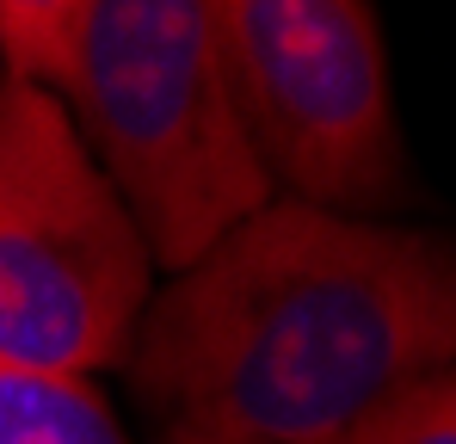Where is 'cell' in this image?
Instances as JSON below:
<instances>
[{
  "instance_id": "obj_1",
  "label": "cell",
  "mask_w": 456,
  "mask_h": 444,
  "mask_svg": "<svg viewBox=\"0 0 456 444\" xmlns=\"http://www.w3.org/2000/svg\"><path fill=\"white\" fill-rule=\"evenodd\" d=\"M124 370L167 439L339 444L456 370V241L272 198L154 284Z\"/></svg>"
},
{
  "instance_id": "obj_2",
  "label": "cell",
  "mask_w": 456,
  "mask_h": 444,
  "mask_svg": "<svg viewBox=\"0 0 456 444\" xmlns=\"http://www.w3.org/2000/svg\"><path fill=\"white\" fill-rule=\"evenodd\" d=\"M0 74L62 105L167 278L272 204L210 0H0Z\"/></svg>"
},
{
  "instance_id": "obj_3",
  "label": "cell",
  "mask_w": 456,
  "mask_h": 444,
  "mask_svg": "<svg viewBox=\"0 0 456 444\" xmlns=\"http://www.w3.org/2000/svg\"><path fill=\"white\" fill-rule=\"evenodd\" d=\"M154 259L62 105L0 74V365L80 376L124 365Z\"/></svg>"
},
{
  "instance_id": "obj_4",
  "label": "cell",
  "mask_w": 456,
  "mask_h": 444,
  "mask_svg": "<svg viewBox=\"0 0 456 444\" xmlns=\"http://www.w3.org/2000/svg\"><path fill=\"white\" fill-rule=\"evenodd\" d=\"M210 25L272 198L370 222L407 204L388 44L364 0H210Z\"/></svg>"
},
{
  "instance_id": "obj_5",
  "label": "cell",
  "mask_w": 456,
  "mask_h": 444,
  "mask_svg": "<svg viewBox=\"0 0 456 444\" xmlns=\"http://www.w3.org/2000/svg\"><path fill=\"white\" fill-rule=\"evenodd\" d=\"M0 444H130L105 389L0 365Z\"/></svg>"
},
{
  "instance_id": "obj_6",
  "label": "cell",
  "mask_w": 456,
  "mask_h": 444,
  "mask_svg": "<svg viewBox=\"0 0 456 444\" xmlns=\"http://www.w3.org/2000/svg\"><path fill=\"white\" fill-rule=\"evenodd\" d=\"M339 444H456V370L413 382L407 395L382 401Z\"/></svg>"
},
{
  "instance_id": "obj_7",
  "label": "cell",
  "mask_w": 456,
  "mask_h": 444,
  "mask_svg": "<svg viewBox=\"0 0 456 444\" xmlns=\"http://www.w3.org/2000/svg\"><path fill=\"white\" fill-rule=\"evenodd\" d=\"M160 444H210V439H160Z\"/></svg>"
}]
</instances>
